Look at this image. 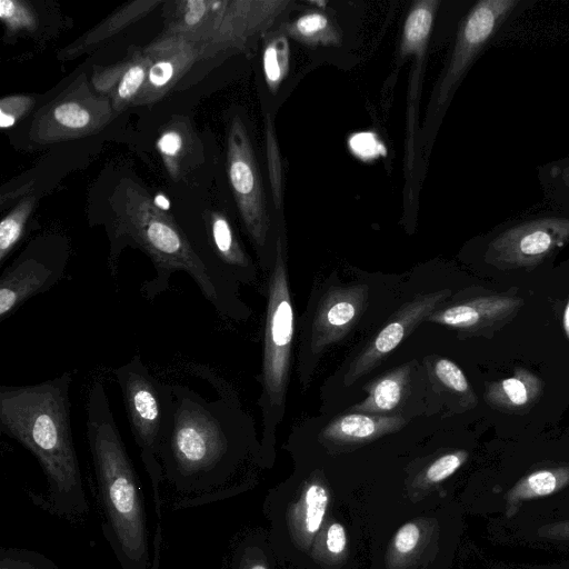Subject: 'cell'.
<instances>
[{
	"mask_svg": "<svg viewBox=\"0 0 569 569\" xmlns=\"http://www.w3.org/2000/svg\"><path fill=\"white\" fill-rule=\"evenodd\" d=\"M405 423L401 417L351 412L331 421L323 429L322 437L337 445H359L395 432Z\"/></svg>",
	"mask_w": 569,
	"mask_h": 569,
	"instance_id": "21",
	"label": "cell"
},
{
	"mask_svg": "<svg viewBox=\"0 0 569 569\" xmlns=\"http://www.w3.org/2000/svg\"><path fill=\"white\" fill-rule=\"evenodd\" d=\"M295 316L288 269L280 240L268 286L262 362L263 401L270 409L283 406L290 371Z\"/></svg>",
	"mask_w": 569,
	"mask_h": 569,
	"instance_id": "7",
	"label": "cell"
},
{
	"mask_svg": "<svg viewBox=\"0 0 569 569\" xmlns=\"http://www.w3.org/2000/svg\"><path fill=\"white\" fill-rule=\"evenodd\" d=\"M86 425L101 499L119 549L134 569H146L148 548L141 491L99 380L91 385L88 395Z\"/></svg>",
	"mask_w": 569,
	"mask_h": 569,
	"instance_id": "4",
	"label": "cell"
},
{
	"mask_svg": "<svg viewBox=\"0 0 569 569\" xmlns=\"http://www.w3.org/2000/svg\"><path fill=\"white\" fill-rule=\"evenodd\" d=\"M128 63L129 58L127 56L123 60L107 67L94 66L91 76L93 90L101 96L109 97L124 73Z\"/></svg>",
	"mask_w": 569,
	"mask_h": 569,
	"instance_id": "37",
	"label": "cell"
},
{
	"mask_svg": "<svg viewBox=\"0 0 569 569\" xmlns=\"http://www.w3.org/2000/svg\"><path fill=\"white\" fill-rule=\"evenodd\" d=\"M159 4H161L159 0H136L123 4L99 24L63 48L59 52L58 58L70 60L84 54L146 16Z\"/></svg>",
	"mask_w": 569,
	"mask_h": 569,
	"instance_id": "22",
	"label": "cell"
},
{
	"mask_svg": "<svg viewBox=\"0 0 569 569\" xmlns=\"http://www.w3.org/2000/svg\"><path fill=\"white\" fill-rule=\"evenodd\" d=\"M449 295V290H442L419 296L405 303L350 365L345 383L352 385L372 370L422 320H427Z\"/></svg>",
	"mask_w": 569,
	"mask_h": 569,
	"instance_id": "14",
	"label": "cell"
},
{
	"mask_svg": "<svg viewBox=\"0 0 569 569\" xmlns=\"http://www.w3.org/2000/svg\"><path fill=\"white\" fill-rule=\"evenodd\" d=\"M522 4L521 0H481L473 4L460 26L451 57L437 87L438 109L450 100L475 60Z\"/></svg>",
	"mask_w": 569,
	"mask_h": 569,
	"instance_id": "10",
	"label": "cell"
},
{
	"mask_svg": "<svg viewBox=\"0 0 569 569\" xmlns=\"http://www.w3.org/2000/svg\"><path fill=\"white\" fill-rule=\"evenodd\" d=\"M66 251L38 246L27 248L0 277V321L9 318L30 298L50 290L63 277Z\"/></svg>",
	"mask_w": 569,
	"mask_h": 569,
	"instance_id": "12",
	"label": "cell"
},
{
	"mask_svg": "<svg viewBox=\"0 0 569 569\" xmlns=\"http://www.w3.org/2000/svg\"><path fill=\"white\" fill-rule=\"evenodd\" d=\"M262 66L269 89L276 91L289 70V44L284 36L273 37L267 43Z\"/></svg>",
	"mask_w": 569,
	"mask_h": 569,
	"instance_id": "33",
	"label": "cell"
},
{
	"mask_svg": "<svg viewBox=\"0 0 569 569\" xmlns=\"http://www.w3.org/2000/svg\"><path fill=\"white\" fill-rule=\"evenodd\" d=\"M367 300L366 286L329 290L318 305L310 332V349L319 353L340 340L357 321Z\"/></svg>",
	"mask_w": 569,
	"mask_h": 569,
	"instance_id": "16",
	"label": "cell"
},
{
	"mask_svg": "<svg viewBox=\"0 0 569 569\" xmlns=\"http://www.w3.org/2000/svg\"><path fill=\"white\" fill-rule=\"evenodd\" d=\"M351 151L363 160H371L385 153V147L372 132L353 134L349 140Z\"/></svg>",
	"mask_w": 569,
	"mask_h": 569,
	"instance_id": "39",
	"label": "cell"
},
{
	"mask_svg": "<svg viewBox=\"0 0 569 569\" xmlns=\"http://www.w3.org/2000/svg\"><path fill=\"white\" fill-rule=\"evenodd\" d=\"M227 172L246 229L262 247L269 229L266 199L251 141L239 117L232 119L228 130Z\"/></svg>",
	"mask_w": 569,
	"mask_h": 569,
	"instance_id": "11",
	"label": "cell"
},
{
	"mask_svg": "<svg viewBox=\"0 0 569 569\" xmlns=\"http://www.w3.org/2000/svg\"><path fill=\"white\" fill-rule=\"evenodd\" d=\"M521 306L519 297L491 295L450 306L433 312L427 320L456 329L479 331L506 323Z\"/></svg>",
	"mask_w": 569,
	"mask_h": 569,
	"instance_id": "17",
	"label": "cell"
},
{
	"mask_svg": "<svg viewBox=\"0 0 569 569\" xmlns=\"http://www.w3.org/2000/svg\"><path fill=\"white\" fill-rule=\"evenodd\" d=\"M569 486V466L532 471L519 479L506 493L507 518H512L525 501L551 496Z\"/></svg>",
	"mask_w": 569,
	"mask_h": 569,
	"instance_id": "24",
	"label": "cell"
},
{
	"mask_svg": "<svg viewBox=\"0 0 569 569\" xmlns=\"http://www.w3.org/2000/svg\"><path fill=\"white\" fill-rule=\"evenodd\" d=\"M562 326H563L566 337L569 340V299H568L565 310H563Z\"/></svg>",
	"mask_w": 569,
	"mask_h": 569,
	"instance_id": "43",
	"label": "cell"
},
{
	"mask_svg": "<svg viewBox=\"0 0 569 569\" xmlns=\"http://www.w3.org/2000/svg\"><path fill=\"white\" fill-rule=\"evenodd\" d=\"M543 393L542 380L526 368H516L513 375L487 385L486 402L493 409L522 415L528 412Z\"/></svg>",
	"mask_w": 569,
	"mask_h": 569,
	"instance_id": "20",
	"label": "cell"
},
{
	"mask_svg": "<svg viewBox=\"0 0 569 569\" xmlns=\"http://www.w3.org/2000/svg\"><path fill=\"white\" fill-rule=\"evenodd\" d=\"M289 4V1L228 0L219 29L203 51L202 59L227 50H243Z\"/></svg>",
	"mask_w": 569,
	"mask_h": 569,
	"instance_id": "15",
	"label": "cell"
},
{
	"mask_svg": "<svg viewBox=\"0 0 569 569\" xmlns=\"http://www.w3.org/2000/svg\"><path fill=\"white\" fill-rule=\"evenodd\" d=\"M36 103L34 97L30 94H10L0 100V127L12 128L24 118Z\"/></svg>",
	"mask_w": 569,
	"mask_h": 569,
	"instance_id": "36",
	"label": "cell"
},
{
	"mask_svg": "<svg viewBox=\"0 0 569 569\" xmlns=\"http://www.w3.org/2000/svg\"><path fill=\"white\" fill-rule=\"evenodd\" d=\"M233 569H271V562L260 547L247 546L239 553Z\"/></svg>",
	"mask_w": 569,
	"mask_h": 569,
	"instance_id": "40",
	"label": "cell"
},
{
	"mask_svg": "<svg viewBox=\"0 0 569 569\" xmlns=\"http://www.w3.org/2000/svg\"><path fill=\"white\" fill-rule=\"evenodd\" d=\"M569 242V217L540 214L507 222L488 239L485 261L499 270L535 268Z\"/></svg>",
	"mask_w": 569,
	"mask_h": 569,
	"instance_id": "9",
	"label": "cell"
},
{
	"mask_svg": "<svg viewBox=\"0 0 569 569\" xmlns=\"http://www.w3.org/2000/svg\"><path fill=\"white\" fill-rule=\"evenodd\" d=\"M36 206V197L28 196L19 201L0 222V263L2 264L21 240L27 222Z\"/></svg>",
	"mask_w": 569,
	"mask_h": 569,
	"instance_id": "31",
	"label": "cell"
},
{
	"mask_svg": "<svg viewBox=\"0 0 569 569\" xmlns=\"http://www.w3.org/2000/svg\"><path fill=\"white\" fill-rule=\"evenodd\" d=\"M468 452L453 450L447 452L427 466L413 482L416 489H430L452 476L467 461Z\"/></svg>",
	"mask_w": 569,
	"mask_h": 569,
	"instance_id": "34",
	"label": "cell"
},
{
	"mask_svg": "<svg viewBox=\"0 0 569 569\" xmlns=\"http://www.w3.org/2000/svg\"><path fill=\"white\" fill-rule=\"evenodd\" d=\"M159 461L162 473L180 490H208L221 483L232 463L226 402L209 401L189 387L171 385Z\"/></svg>",
	"mask_w": 569,
	"mask_h": 569,
	"instance_id": "3",
	"label": "cell"
},
{
	"mask_svg": "<svg viewBox=\"0 0 569 569\" xmlns=\"http://www.w3.org/2000/svg\"><path fill=\"white\" fill-rule=\"evenodd\" d=\"M72 372L28 386L0 387V430L39 460L62 509L86 507L72 429Z\"/></svg>",
	"mask_w": 569,
	"mask_h": 569,
	"instance_id": "2",
	"label": "cell"
},
{
	"mask_svg": "<svg viewBox=\"0 0 569 569\" xmlns=\"http://www.w3.org/2000/svg\"><path fill=\"white\" fill-rule=\"evenodd\" d=\"M208 242L213 260L224 272L240 277L241 271L250 267L249 259L242 250L228 218L219 211H209L206 217Z\"/></svg>",
	"mask_w": 569,
	"mask_h": 569,
	"instance_id": "25",
	"label": "cell"
},
{
	"mask_svg": "<svg viewBox=\"0 0 569 569\" xmlns=\"http://www.w3.org/2000/svg\"><path fill=\"white\" fill-rule=\"evenodd\" d=\"M537 535L546 539L569 541V519L543 525L538 528Z\"/></svg>",
	"mask_w": 569,
	"mask_h": 569,
	"instance_id": "41",
	"label": "cell"
},
{
	"mask_svg": "<svg viewBox=\"0 0 569 569\" xmlns=\"http://www.w3.org/2000/svg\"><path fill=\"white\" fill-rule=\"evenodd\" d=\"M333 489L319 473H311L270 502L276 551L296 566L306 567L309 555L333 510Z\"/></svg>",
	"mask_w": 569,
	"mask_h": 569,
	"instance_id": "5",
	"label": "cell"
},
{
	"mask_svg": "<svg viewBox=\"0 0 569 569\" xmlns=\"http://www.w3.org/2000/svg\"><path fill=\"white\" fill-rule=\"evenodd\" d=\"M435 523L431 518L420 516L398 527L387 547V569H407L409 560L420 556L419 549L431 538L429 530Z\"/></svg>",
	"mask_w": 569,
	"mask_h": 569,
	"instance_id": "26",
	"label": "cell"
},
{
	"mask_svg": "<svg viewBox=\"0 0 569 569\" xmlns=\"http://www.w3.org/2000/svg\"><path fill=\"white\" fill-rule=\"evenodd\" d=\"M114 196L112 246L108 260L112 279L118 278L121 249L130 244L142 250L154 268V276L140 288L147 300L152 301L169 290L172 274L183 271L219 312L228 313L232 301L231 277L202 256L181 227L156 207L141 186L122 180Z\"/></svg>",
	"mask_w": 569,
	"mask_h": 569,
	"instance_id": "1",
	"label": "cell"
},
{
	"mask_svg": "<svg viewBox=\"0 0 569 569\" xmlns=\"http://www.w3.org/2000/svg\"><path fill=\"white\" fill-rule=\"evenodd\" d=\"M438 6L437 0H422L413 4L403 26L401 56L423 52Z\"/></svg>",
	"mask_w": 569,
	"mask_h": 569,
	"instance_id": "29",
	"label": "cell"
},
{
	"mask_svg": "<svg viewBox=\"0 0 569 569\" xmlns=\"http://www.w3.org/2000/svg\"><path fill=\"white\" fill-rule=\"evenodd\" d=\"M435 373L448 389L473 397L467 377L453 361L446 358L438 359L435 363Z\"/></svg>",
	"mask_w": 569,
	"mask_h": 569,
	"instance_id": "38",
	"label": "cell"
},
{
	"mask_svg": "<svg viewBox=\"0 0 569 569\" xmlns=\"http://www.w3.org/2000/svg\"><path fill=\"white\" fill-rule=\"evenodd\" d=\"M156 147L169 177L180 180L202 157V143L189 120L173 117L161 130Z\"/></svg>",
	"mask_w": 569,
	"mask_h": 569,
	"instance_id": "19",
	"label": "cell"
},
{
	"mask_svg": "<svg viewBox=\"0 0 569 569\" xmlns=\"http://www.w3.org/2000/svg\"><path fill=\"white\" fill-rule=\"evenodd\" d=\"M0 20L10 36L21 31H33L39 23L36 10L23 0H1Z\"/></svg>",
	"mask_w": 569,
	"mask_h": 569,
	"instance_id": "35",
	"label": "cell"
},
{
	"mask_svg": "<svg viewBox=\"0 0 569 569\" xmlns=\"http://www.w3.org/2000/svg\"><path fill=\"white\" fill-rule=\"evenodd\" d=\"M409 378V368L401 367L375 381L368 397L351 408L353 412L385 416L400 402Z\"/></svg>",
	"mask_w": 569,
	"mask_h": 569,
	"instance_id": "27",
	"label": "cell"
},
{
	"mask_svg": "<svg viewBox=\"0 0 569 569\" xmlns=\"http://www.w3.org/2000/svg\"><path fill=\"white\" fill-rule=\"evenodd\" d=\"M114 116L110 98L93 91L82 73L36 112L29 139L47 144L82 138L100 131Z\"/></svg>",
	"mask_w": 569,
	"mask_h": 569,
	"instance_id": "8",
	"label": "cell"
},
{
	"mask_svg": "<svg viewBox=\"0 0 569 569\" xmlns=\"http://www.w3.org/2000/svg\"><path fill=\"white\" fill-rule=\"evenodd\" d=\"M333 510L309 555L306 563L308 569H342L351 560L348 525Z\"/></svg>",
	"mask_w": 569,
	"mask_h": 569,
	"instance_id": "23",
	"label": "cell"
},
{
	"mask_svg": "<svg viewBox=\"0 0 569 569\" xmlns=\"http://www.w3.org/2000/svg\"><path fill=\"white\" fill-rule=\"evenodd\" d=\"M228 0H181L172 2L166 32L178 34L200 49L201 60L206 48L214 38Z\"/></svg>",
	"mask_w": 569,
	"mask_h": 569,
	"instance_id": "18",
	"label": "cell"
},
{
	"mask_svg": "<svg viewBox=\"0 0 569 569\" xmlns=\"http://www.w3.org/2000/svg\"><path fill=\"white\" fill-rule=\"evenodd\" d=\"M143 51L149 59L147 79L132 107L152 104L162 99L201 60L197 44L166 31Z\"/></svg>",
	"mask_w": 569,
	"mask_h": 569,
	"instance_id": "13",
	"label": "cell"
},
{
	"mask_svg": "<svg viewBox=\"0 0 569 569\" xmlns=\"http://www.w3.org/2000/svg\"><path fill=\"white\" fill-rule=\"evenodd\" d=\"M133 438L157 491L162 477L159 448L171 385L154 378L140 356L114 369Z\"/></svg>",
	"mask_w": 569,
	"mask_h": 569,
	"instance_id": "6",
	"label": "cell"
},
{
	"mask_svg": "<svg viewBox=\"0 0 569 569\" xmlns=\"http://www.w3.org/2000/svg\"><path fill=\"white\" fill-rule=\"evenodd\" d=\"M128 58V67L109 96L116 114L132 106L147 79L149 59L143 49H131Z\"/></svg>",
	"mask_w": 569,
	"mask_h": 569,
	"instance_id": "28",
	"label": "cell"
},
{
	"mask_svg": "<svg viewBox=\"0 0 569 569\" xmlns=\"http://www.w3.org/2000/svg\"><path fill=\"white\" fill-rule=\"evenodd\" d=\"M538 180L553 208L569 217V156L540 166Z\"/></svg>",
	"mask_w": 569,
	"mask_h": 569,
	"instance_id": "30",
	"label": "cell"
},
{
	"mask_svg": "<svg viewBox=\"0 0 569 569\" xmlns=\"http://www.w3.org/2000/svg\"><path fill=\"white\" fill-rule=\"evenodd\" d=\"M289 34L309 46H330L339 42V34L327 16L310 12L301 16L287 28Z\"/></svg>",
	"mask_w": 569,
	"mask_h": 569,
	"instance_id": "32",
	"label": "cell"
},
{
	"mask_svg": "<svg viewBox=\"0 0 569 569\" xmlns=\"http://www.w3.org/2000/svg\"><path fill=\"white\" fill-rule=\"evenodd\" d=\"M0 569H34L29 565L2 560Z\"/></svg>",
	"mask_w": 569,
	"mask_h": 569,
	"instance_id": "42",
	"label": "cell"
}]
</instances>
